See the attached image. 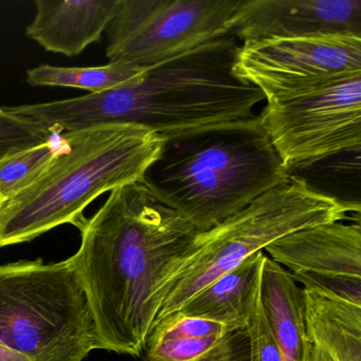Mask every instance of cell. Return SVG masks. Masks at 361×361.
Returning <instances> with one entry per match:
<instances>
[{
  "instance_id": "cell-1",
  "label": "cell",
  "mask_w": 361,
  "mask_h": 361,
  "mask_svg": "<svg viewBox=\"0 0 361 361\" xmlns=\"http://www.w3.org/2000/svg\"><path fill=\"white\" fill-rule=\"evenodd\" d=\"M69 257L85 293L99 350L140 357L159 312V293L200 232L142 181L114 190L81 229Z\"/></svg>"
},
{
  "instance_id": "cell-2",
  "label": "cell",
  "mask_w": 361,
  "mask_h": 361,
  "mask_svg": "<svg viewBox=\"0 0 361 361\" xmlns=\"http://www.w3.org/2000/svg\"><path fill=\"white\" fill-rule=\"evenodd\" d=\"M238 49V39L228 33L149 67L133 83L37 103L31 117L59 134L133 124L164 139L247 119L265 99L234 73Z\"/></svg>"
},
{
  "instance_id": "cell-3",
  "label": "cell",
  "mask_w": 361,
  "mask_h": 361,
  "mask_svg": "<svg viewBox=\"0 0 361 361\" xmlns=\"http://www.w3.org/2000/svg\"><path fill=\"white\" fill-rule=\"evenodd\" d=\"M200 233L289 181L261 116L166 139L141 179Z\"/></svg>"
},
{
  "instance_id": "cell-4",
  "label": "cell",
  "mask_w": 361,
  "mask_h": 361,
  "mask_svg": "<svg viewBox=\"0 0 361 361\" xmlns=\"http://www.w3.org/2000/svg\"><path fill=\"white\" fill-rule=\"evenodd\" d=\"M62 149L43 174L0 204V248L29 242L64 224L81 229L97 197L141 180L166 139L133 124L60 134Z\"/></svg>"
},
{
  "instance_id": "cell-5",
  "label": "cell",
  "mask_w": 361,
  "mask_h": 361,
  "mask_svg": "<svg viewBox=\"0 0 361 361\" xmlns=\"http://www.w3.org/2000/svg\"><path fill=\"white\" fill-rule=\"evenodd\" d=\"M348 213L345 207L314 191L303 179L289 176L288 183L266 192L216 227L198 234L193 250L160 289L155 325L274 240L304 228L343 221Z\"/></svg>"
},
{
  "instance_id": "cell-6",
  "label": "cell",
  "mask_w": 361,
  "mask_h": 361,
  "mask_svg": "<svg viewBox=\"0 0 361 361\" xmlns=\"http://www.w3.org/2000/svg\"><path fill=\"white\" fill-rule=\"evenodd\" d=\"M0 337L31 361H83L99 350L71 259L0 265Z\"/></svg>"
},
{
  "instance_id": "cell-7",
  "label": "cell",
  "mask_w": 361,
  "mask_h": 361,
  "mask_svg": "<svg viewBox=\"0 0 361 361\" xmlns=\"http://www.w3.org/2000/svg\"><path fill=\"white\" fill-rule=\"evenodd\" d=\"M240 0H119L107 27L109 62L147 69L230 32Z\"/></svg>"
},
{
  "instance_id": "cell-8",
  "label": "cell",
  "mask_w": 361,
  "mask_h": 361,
  "mask_svg": "<svg viewBox=\"0 0 361 361\" xmlns=\"http://www.w3.org/2000/svg\"><path fill=\"white\" fill-rule=\"evenodd\" d=\"M259 116L288 173L361 147V75L267 103Z\"/></svg>"
},
{
  "instance_id": "cell-9",
  "label": "cell",
  "mask_w": 361,
  "mask_h": 361,
  "mask_svg": "<svg viewBox=\"0 0 361 361\" xmlns=\"http://www.w3.org/2000/svg\"><path fill=\"white\" fill-rule=\"evenodd\" d=\"M234 73L267 103L289 100L361 75V37L267 39L240 45Z\"/></svg>"
},
{
  "instance_id": "cell-10",
  "label": "cell",
  "mask_w": 361,
  "mask_h": 361,
  "mask_svg": "<svg viewBox=\"0 0 361 361\" xmlns=\"http://www.w3.org/2000/svg\"><path fill=\"white\" fill-rule=\"evenodd\" d=\"M264 250L304 287L361 306L360 221L304 228L274 240Z\"/></svg>"
},
{
  "instance_id": "cell-11",
  "label": "cell",
  "mask_w": 361,
  "mask_h": 361,
  "mask_svg": "<svg viewBox=\"0 0 361 361\" xmlns=\"http://www.w3.org/2000/svg\"><path fill=\"white\" fill-rule=\"evenodd\" d=\"M230 32L242 41L357 35L361 0H240Z\"/></svg>"
},
{
  "instance_id": "cell-12",
  "label": "cell",
  "mask_w": 361,
  "mask_h": 361,
  "mask_svg": "<svg viewBox=\"0 0 361 361\" xmlns=\"http://www.w3.org/2000/svg\"><path fill=\"white\" fill-rule=\"evenodd\" d=\"M118 4L119 0H37V13L27 27V37L47 51L79 56L101 41Z\"/></svg>"
},
{
  "instance_id": "cell-13",
  "label": "cell",
  "mask_w": 361,
  "mask_h": 361,
  "mask_svg": "<svg viewBox=\"0 0 361 361\" xmlns=\"http://www.w3.org/2000/svg\"><path fill=\"white\" fill-rule=\"evenodd\" d=\"M284 267L265 255L259 297L283 361H312L303 288Z\"/></svg>"
},
{
  "instance_id": "cell-14",
  "label": "cell",
  "mask_w": 361,
  "mask_h": 361,
  "mask_svg": "<svg viewBox=\"0 0 361 361\" xmlns=\"http://www.w3.org/2000/svg\"><path fill=\"white\" fill-rule=\"evenodd\" d=\"M308 339L331 361H361V306L303 287Z\"/></svg>"
},
{
  "instance_id": "cell-15",
  "label": "cell",
  "mask_w": 361,
  "mask_h": 361,
  "mask_svg": "<svg viewBox=\"0 0 361 361\" xmlns=\"http://www.w3.org/2000/svg\"><path fill=\"white\" fill-rule=\"evenodd\" d=\"M264 257L263 251L251 255L194 295L179 312L245 329L259 290Z\"/></svg>"
},
{
  "instance_id": "cell-16",
  "label": "cell",
  "mask_w": 361,
  "mask_h": 361,
  "mask_svg": "<svg viewBox=\"0 0 361 361\" xmlns=\"http://www.w3.org/2000/svg\"><path fill=\"white\" fill-rule=\"evenodd\" d=\"M238 329H243L175 312L155 325L143 354L147 361H193Z\"/></svg>"
},
{
  "instance_id": "cell-17",
  "label": "cell",
  "mask_w": 361,
  "mask_h": 361,
  "mask_svg": "<svg viewBox=\"0 0 361 361\" xmlns=\"http://www.w3.org/2000/svg\"><path fill=\"white\" fill-rule=\"evenodd\" d=\"M360 152L361 147L341 152L288 174L303 179L314 191L339 202L350 213L360 214Z\"/></svg>"
},
{
  "instance_id": "cell-18",
  "label": "cell",
  "mask_w": 361,
  "mask_h": 361,
  "mask_svg": "<svg viewBox=\"0 0 361 361\" xmlns=\"http://www.w3.org/2000/svg\"><path fill=\"white\" fill-rule=\"evenodd\" d=\"M147 69L124 63L109 62L104 66L56 67L39 65L27 71V83L35 87H69L100 94L138 81Z\"/></svg>"
},
{
  "instance_id": "cell-19",
  "label": "cell",
  "mask_w": 361,
  "mask_h": 361,
  "mask_svg": "<svg viewBox=\"0 0 361 361\" xmlns=\"http://www.w3.org/2000/svg\"><path fill=\"white\" fill-rule=\"evenodd\" d=\"M62 139H54L12 154L0 160V198L9 200L39 178L62 149Z\"/></svg>"
},
{
  "instance_id": "cell-20",
  "label": "cell",
  "mask_w": 361,
  "mask_h": 361,
  "mask_svg": "<svg viewBox=\"0 0 361 361\" xmlns=\"http://www.w3.org/2000/svg\"><path fill=\"white\" fill-rule=\"evenodd\" d=\"M56 133L43 124L0 109V160L54 139Z\"/></svg>"
},
{
  "instance_id": "cell-21",
  "label": "cell",
  "mask_w": 361,
  "mask_h": 361,
  "mask_svg": "<svg viewBox=\"0 0 361 361\" xmlns=\"http://www.w3.org/2000/svg\"><path fill=\"white\" fill-rule=\"evenodd\" d=\"M248 361H283L262 306L259 287L249 310L246 326Z\"/></svg>"
},
{
  "instance_id": "cell-22",
  "label": "cell",
  "mask_w": 361,
  "mask_h": 361,
  "mask_svg": "<svg viewBox=\"0 0 361 361\" xmlns=\"http://www.w3.org/2000/svg\"><path fill=\"white\" fill-rule=\"evenodd\" d=\"M193 361H248V339L245 329L230 334L219 345Z\"/></svg>"
},
{
  "instance_id": "cell-23",
  "label": "cell",
  "mask_w": 361,
  "mask_h": 361,
  "mask_svg": "<svg viewBox=\"0 0 361 361\" xmlns=\"http://www.w3.org/2000/svg\"><path fill=\"white\" fill-rule=\"evenodd\" d=\"M0 361H31L20 353L16 352L11 346L8 345L0 337Z\"/></svg>"
},
{
  "instance_id": "cell-24",
  "label": "cell",
  "mask_w": 361,
  "mask_h": 361,
  "mask_svg": "<svg viewBox=\"0 0 361 361\" xmlns=\"http://www.w3.org/2000/svg\"><path fill=\"white\" fill-rule=\"evenodd\" d=\"M312 361H331V359L329 358L321 348L314 346V350H312Z\"/></svg>"
},
{
  "instance_id": "cell-25",
  "label": "cell",
  "mask_w": 361,
  "mask_h": 361,
  "mask_svg": "<svg viewBox=\"0 0 361 361\" xmlns=\"http://www.w3.org/2000/svg\"><path fill=\"white\" fill-rule=\"evenodd\" d=\"M1 202H3V200H1V198H0V204H1Z\"/></svg>"
}]
</instances>
